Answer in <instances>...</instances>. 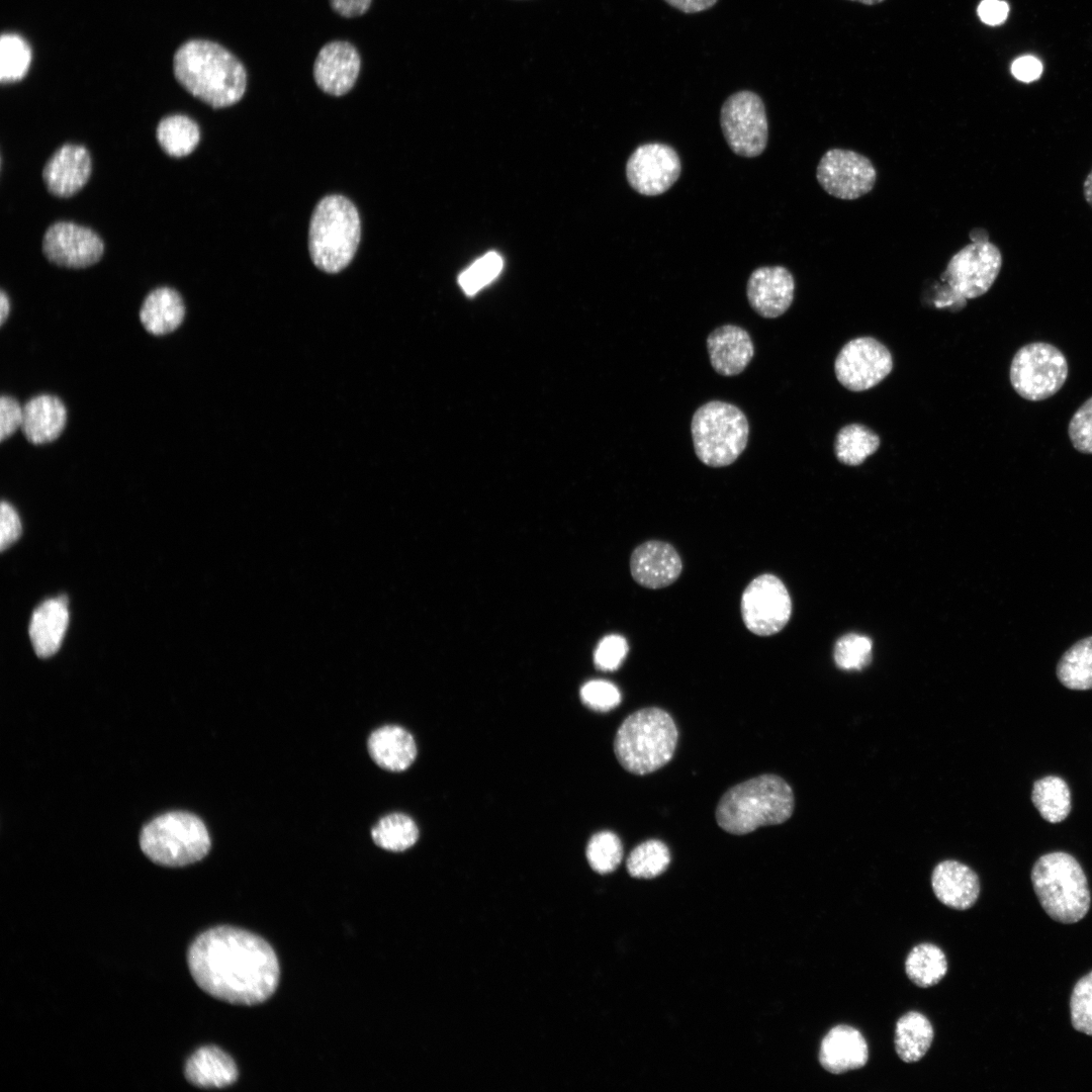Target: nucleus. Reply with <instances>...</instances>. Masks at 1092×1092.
Returning a JSON list of instances; mask_svg holds the SVG:
<instances>
[{
    "label": "nucleus",
    "mask_w": 1092,
    "mask_h": 1092,
    "mask_svg": "<svg viewBox=\"0 0 1092 1092\" xmlns=\"http://www.w3.org/2000/svg\"><path fill=\"white\" fill-rule=\"evenodd\" d=\"M190 974L210 996L239 1005L267 1000L279 981L272 947L258 935L217 926L198 935L187 952Z\"/></svg>",
    "instance_id": "nucleus-1"
},
{
    "label": "nucleus",
    "mask_w": 1092,
    "mask_h": 1092,
    "mask_svg": "<svg viewBox=\"0 0 1092 1092\" xmlns=\"http://www.w3.org/2000/svg\"><path fill=\"white\" fill-rule=\"evenodd\" d=\"M174 75L194 97L213 108L239 102L247 88V72L241 61L222 46L192 39L174 55Z\"/></svg>",
    "instance_id": "nucleus-2"
},
{
    "label": "nucleus",
    "mask_w": 1092,
    "mask_h": 1092,
    "mask_svg": "<svg viewBox=\"0 0 1092 1092\" xmlns=\"http://www.w3.org/2000/svg\"><path fill=\"white\" fill-rule=\"evenodd\" d=\"M794 806L790 785L777 775L766 774L730 788L718 803L716 820L729 833L746 834L787 821Z\"/></svg>",
    "instance_id": "nucleus-3"
},
{
    "label": "nucleus",
    "mask_w": 1092,
    "mask_h": 1092,
    "mask_svg": "<svg viewBox=\"0 0 1092 1092\" xmlns=\"http://www.w3.org/2000/svg\"><path fill=\"white\" fill-rule=\"evenodd\" d=\"M677 739V727L666 711L644 708L630 714L620 725L614 750L626 770L647 775L669 762Z\"/></svg>",
    "instance_id": "nucleus-4"
},
{
    "label": "nucleus",
    "mask_w": 1092,
    "mask_h": 1092,
    "mask_svg": "<svg viewBox=\"0 0 1092 1092\" xmlns=\"http://www.w3.org/2000/svg\"><path fill=\"white\" fill-rule=\"evenodd\" d=\"M360 239V216L347 197L333 194L318 201L308 229L309 255L318 269L342 271L354 258Z\"/></svg>",
    "instance_id": "nucleus-5"
},
{
    "label": "nucleus",
    "mask_w": 1092,
    "mask_h": 1092,
    "mask_svg": "<svg viewBox=\"0 0 1092 1092\" xmlns=\"http://www.w3.org/2000/svg\"><path fill=\"white\" fill-rule=\"evenodd\" d=\"M1030 879L1042 909L1052 919L1070 924L1088 913L1091 896L1087 878L1070 853L1053 851L1041 855L1031 869Z\"/></svg>",
    "instance_id": "nucleus-6"
},
{
    "label": "nucleus",
    "mask_w": 1092,
    "mask_h": 1092,
    "mask_svg": "<svg viewBox=\"0 0 1092 1092\" xmlns=\"http://www.w3.org/2000/svg\"><path fill=\"white\" fill-rule=\"evenodd\" d=\"M691 433L700 461L710 467H725L746 448L749 425L744 413L736 405L712 400L695 412Z\"/></svg>",
    "instance_id": "nucleus-7"
},
{
    "label": "nucleus",
    "mask_w": 1092,
    "mask_h": 1092,
    "mask_svg": "<svg viewBox=\"0 0 1092 1092\" xmlns=\"http://www.w3.org/2000/svg\"><path fill=\"white\" fill-rule=\"evenodd\" d=\"M143 852L154 862L183 867L202 859L210 837L204 823L187 812H169L149 822L140 835Z\"/></svg>",
    "instance_id": "nucleus-8"
},
{
    "label": "nucleus",
    "mask_w": 1092,
    "mask_h": 1092,
    "mask_svg": "<svg viewBox=\"0 0 1092 1092\" xmlns=\"http://www.w3.org/2000/svg\"><path fill=\"white\" fill-rule=\"evenodd\" d=\"M1002 267L999 248L987 241L973 242L956 253L946 265L941 278L948 283L946 297L936 306L963 307L967 299L985 294L993 285Z\"/></svg>",
    "instance_id": "nucleus-9"
},
{
    "label": "nucleus",
    "mask_w": 1092,
    "mask_h": 1092,
    "mask_svg": "<svg viewBox=\"0 0 1092 1092\" xmlns=\"http://www.w3.org/2000/svg\"><path fill=\"white\" fill-rule=\"evenodd\" d=\"M1068 377V362L1057 347L1034 342L1021 347L1010 365V382L1014 390L1031 401L1043 400L1056 394Z\"/></svg>",
    "instance_id": "nucleus-10"
},
{
    "label": "nucleus",
    "mask_w": 1092,
    "mask_h": 1092,
    "mask_svg": "<svg viewBox=\"0 0 1092 1092\" xmlns=\"http://www.w3.org/2000/svg\"><path fill=\"white\" fill-rule=\"evenodd\" d=\"M720 125L736 155L754 158L764 151L768 124L764 104L756 93L742 90L730 95L721 107Z\"/></svg>",
    "instance_id": "nucleus-11"
},
{
    "label": "nucleus",
    "mask_w": 1092,
    "mask_h": 1092,
    "mask_svg": "<svg viewBox=\"0 0 1092 1092\" xmlns=\"http://www.w3.org/2000/svg\"><path fill=\"white\" fill-rule=\"evenodd\" d=\"M745 627L757 636H771L785 628L792 614V601L784 582L763 573L752 579L740 602Z\"/></svg>",
    "instance_id": "nucleus-12"
},
{
    "label": "nucleus",
    "mask_w": 1092,
    "mask_h": 1092,
    "mask_svg": "<svg viewBox=\"0 0 1092 1092\" xmlns=\"http://www.w3.org/2000/svg\"><path fill=\"white\" fill-rule=\"evenodd\" d=\"M816 178L829 195L853 200L874 188L877 171L872 161L859 153L830 149L819 161Z\"/></svg>",
    "instance_id": "nucleus-13"
},
{
    "label": "nucleus",
    "mask_w": 1092,
    "mask_h": 1092,
    "mask_svg": "<svg viewBox=\"0 0 1092 1092\" xmlns=\"http://www.w3.org/2000/svg\"><path fill=\"white\" fill-rule=\"evenodd\" d=\"M892 368L890 351L872 337L850 340L841 348L834 363L838 381L851 391H863L876 386L890 374Z\"/></svg>",
    "instance_id": "nucleus-14"
},
{
    "label": "nucleus",
    "mask_w": 1092,
    "mask_h": 1092,
    "mask_svg": "<svg viewBox=\"0 0 1092 1092\" xmlns=\"http://www.w3.org/2000/svg\"><path fill=\"white\" fill-rule=\"evenodd\" d=\"M680 160L676 151L661 143L639 146L626 164V177L638 193L656 196L666 192L680 175Z\"/></svg>",
    "instance_id": "nucleus-15"
},
{
    "label": "nucleus",
    "mask_w": 1092,
    "mask_h": 1092,
    "mask_svg": "<svg viewBox=\"0 0 1092 1092\" xmlns=\"http://www.w3.org/2000/svg\"><path fill=\"white\" fill-rule=\"evenodd\" d=\"M41 250L48 261L55 265L85 268L100 260L104 246L101 238L91 229L70 221H57L47 229Z\"/></svg>",
    "instance_id": "nucleus-16"
},
{
    "label": "nucleus",
    "mask_w": 1092,
    "mask_h": 1092,
    "mask_svg": "<svg viewBox=\"0 0 1092 1092\" xmlns=\"http://www.w3.org/2000/svg\"><path fill=\"white\" fill-rule=\"evenodd\" d=\"M360 69L361 58L356 48L346 40H334L320 50L313 64V78L325 93L342 96L354 87Z\"/></svg>",
    "instance_id": "nucleus-17"
},
{
    "label": "nucleus",
    "mask_w": 1092,
    "mask_h": 1092,
    "mask_svg": "<svg viewBox=\"0 0 1092 1092\" xmlns=\"http://www.w3.org/2000/svg\"><path fill=\"white\" fill-rule=\"evenodd\" d=\"M795 280L783 266L755 269L746 284V296L752 309L760 316L775 318L784 314L794 299Z\"/></svg>",
    "instance_id": "nucleus-18"
},
{
    "label": "nucleus",
    "mask_w": 1092,
    "mask_h": 1092,
    "mask_svg": "<svg viewBox=\"0 0 1092 1092\" xmlns=\"http://www.w3.org/2000/svg\"><path fill=\"white\" fill-rule=\"evenodd\" d=\"M681 570L679 554L671 544L664 541H646L638 545L630 557L633 579L649 589H659L672 584Z\"/></svg>",
    "instance_id": "nucleus-19"
},
{
    "label": "nucleus",
    "mask_w": 1092,
    "mask_h": 1092,
    "mask_svg": "<svg viewBox=\"0 0 1092 1092\" xmlns=\"http://www.w3.org/2000/svg\"><path fill=\"white\" fill-rule=\"evenodd\" d=\"M91 169V157L85 147L65 144L47 161L42 169V180L53 195L69 197L87 183Z\"/></svg>",
    "instance_id": "nucleus-20"
},
{
    "label": "nucleus",
    "mask_w": 1092,
    "mask_h": 1092,
    "mask_svg": "<svg viewBox=\"0 0 1092 1092\" xmlns=\"http://www.w3.org/2000/svg\"><path fill=\"white\" fill-rule=\"evenodd\" d=\"M869 1048L866 1038L856 1028L839 1024L823 1037L819 1050V1063L831 1074H843L866 1066Z\"/></svg>",
    "instance_id": "nucleus-21"
},
{
    "label": "nucleus",
    "mask_w": 1092,
    "mask_h": 1092,
    "mask_svg": "<svg viewBox=\"0 0 1092 1092\" xmlns=\"http://www.w3.org/2000/svg\"><path fill=\"white\" fill-rule=\"evenodd\" d=\"M706 345L713 369L723 376L740 374L754 355L749 334L735 325H724L712 331Z\"/></svg>",
    "instance_id": "nucleus-22"
},
{
    "label": "nucleus",
    "mask_w": 1092,
    "mask_h": 1092,
    "mask_svg": "<svg viewBox=\"0 0 1092 1092\" xmlns=\"http://www.w3.org/2000/svg\"><path fill=\"white\" fill-rule=\"evenodd\" d=\"M931 885L936 898L956 910L971 908L980 894V881L976 872L953 859L936 864L932 872Z\"/></svg>",
    "instance_id": "nucleus-23"
},
{
    "label": "nucleus",
    "mask_w": 1092,
    "mask_h": 1092,
    "mask_svg": "<svg viewBox=\"0 0 1092 1092\" xmlns=\"http://www.w3.org/2000/svg\"><path fill=\"white\" fill-rule=\"evenodd\" d=\"M67 421L63 401L51 394H39L23 405L20 430L28 442L35 445L55 441L62 434Z\"/></svg>",
    "instance_id": "nucleus-24"
},
{
    "label": "nucleus",
    "mask_w": 1092,
    "mask_h": 1092,
    "mask_svg": "<svg viewBox=\"0 0 1092 1092\" xmlns=\"http://www.w3.org/2000/svg\"><path fill=\"white\" fill-rule=\"evenodd\" d=\"M368 751L380 767L390 771H402L414 762L417 746L414 737L405 729L386 725L371 733Z\"/></svg>",
    "instance_id": "nucleus-25"
},
{
    "label": "nucleus",
    "mask_w": 1092,
    "mask_h": 1092,
    "mask_svg": "<svg viewBox=\"0 0 1092 1092\" xmlns=\"http://www.w3.org/2000/svg\"><path fill=\"white\" fill-rule=\"evenodd\" d=\"M68 623L67 605L58 598L44 601L33 611L28 633L38 657L52 656L59 650Z\"/></svg>",
    "instance_id": "nucleus-26"
},
{
    "label": "nucleus",
    "mask_w": 1092,
    "mask_h": 1092,
    "mask_svg": "<svg viewBox=\"0 0 1092 1092\" xmlns=\"http://www.w3.org/2000/svg\"><path fill=\"white\" fill-rule=\"evenodd\" d=\"M185 1077L192 1085L204 1088H224L238 1079L234 1060L217 1046L197 1050L185 1065Z\"/></svg>",
    "instance_id": "nucleus-27"
},
{
    "label": "nucleus",
    "mask_w": 1092,
    "mask_h": 1092,
    "mask_svg": "<svg viewBox=\"0 0 1092 1092\" xmlns=\"http://www.w3.org/2000/svg\"><path fill=\"white\" fill-rule=\"evenodd\" d=\"M184 316L183 299L178 291L170 287L152 290L140 309L143 327L155 336L172 333L182 324Z\"/></svg>",
    "instance_id": "nucleus-28"
},
{
    "label": "nucleus",
    "mask_w": 1092,
    "mask_h": 1092,
    "mask_svg": "<svg viewBox=\"0 0 1092 1092\" xmlns=\"http://www.w3.org/2000/svg\"><path fill=\"white\" fill-rule=\"evenodd\" d=\"M933 1037L934 1030L929 1019L920 1012L909 1011L896 1023V1053L905 1063L918 1062L930 1049Z\"/></svg>",
    "instance_id": "nucleus-29"
},
{
    "label": "nucleus",
    "mask_w": 1092,
    "mask_h": 1092,
    "mask_svg": "<svg viewBox=\"0 0 1092 1092\" xmlns=\"http://www.w3.org/2000/svg\"><path fill=\"white\" fill-rule=\"evenodd\" d=\"M1056 673L1069 690H1092V636L1080 639L1063 653Z\"/></svg>",
    "instance_id": "nucleus-30"
},
{
    "label": "nucleus",
    "mask_w": 1092,
    "mask_h": 1092,
    "mask_svg": "<svg viewBox=\"0 0 1092 1092\" xmlns=\"http://www.w3.org/2000/svg\"><path fill=\"white\" fill-rule=\"evenodd\" d=\"M1031 801L1040 816L1050 823L1064 821L1072 809L1070 788L1058 776H1046L1035 781Z\"/></svg>",
    "instance_id": "nucleus-31"
},
{
    "label": "nucleus",
    "mask_w": 1092,
    "mask_h": 1092,
    "mask_svg": "<svg viewBox=\"0 0 1092 1092\" xmlns=\"http://www.w3.org/2000/svg\"><path fill=\"white\" fill-rule=\"evenodd\" d=\"M156 138L167 155L180 158L194 151L200 140V130L190 117L173 114L160 120Z\"/></svg>",
    "instance_id": "nucleus-32"
},
{
    "label": "nucleus",
    "mask_w": 1092,
    "mask_h": 1092,
    "mask_svg": "<svg viewBox=\"0 0 1092 1092\" xmlns=\"http://www.w3.org/2000/svg\"><path fill=\"white\" fill-rule=\"evenodd\" d=\"M905 972L909 980L918 987L934 986L946 975V957L937 945L920 943L908 953Z\"/></svg>",
    "instance_id": "nucleus-33"
},
{
    "label": "nucleus",
    "mask_w": 1092,
    "mask_h": 1092,
    "mask_svg": "<svg viewBox=\"0 0 1092 1092\" xmlns=\"http://www.w3.org/2000/svg\"><path fill=\"white\" fill-rule=\"evenodd\" d=\"M880 446L879 436L860 424L844 426L836 435L834 451L839 462L856 466L874 454Z\"/></svg>",
    "instance_id": "nucleus-34"
},
{
    "label": "nucleus",
    "mask_w": 1092,
    "mask_h": 1092,
    "mask_svg": "<svg viewBox=\"0 0 1092 1092\" xmlns=\"http://www.w3.org/2000/svg\"><path fill=\"white\" fill-rule=\"evenodd\" d=\"M371 837L376 845L390 851H403L419 838L415 821L402 813L382 817L372 828Z\"/></svg>",
    "instance_id": "nucleus-35"
},
{
    "label": "nucleus",
    "mask_w": 1092,
    "mask_h": 1092,
    "mask_svg": "<svg viewBox=\"0 0 1092 1092\" xmlns=\"http://www.w3.org/2000/svg\"><path fill=\"white\" fill-rule=\"evenodd\" d=\"M670 862L668 847L660 840L649 839L637 845L629 854L628 873L639 879H652L662 874Z\"/></svg>",
    "instance_id": "nucleus-36"
},
{
    "label": "nucleus",
    "mask_w": 1092,
    "mask_h": 1092,
    "mask_svg": "<svg viewBox=\"0 0 1092 1092\" xmlns=\"http://www.w3.org/2000/svg\"><path fill=\"white\" fill-rule=\"evenodd\" d=\"M31 62V51L18 34L3 33L0 40V80L9 83L21 80Z\"/></svg>",
    "instance_id": "nucleus-37"
},
{
    "label": "nucleus",
    "mask_w": 1092,
    "mask_h": 1092,
    "mask_svg": "<svg viewBox=\"0 0 1092 1092\" xmlns=\"http://www.w3.org/2000/svg\"><path fill=\"white\" fill-rule=\"evenodd\" d=\"M590 868L599 874L614 872L623 858V846L620 838L611 831L594 834L585 850Z\"/></svg>",
    "instance_id": "nucleus-38"
},
{
    "label": "nucleus",
    "mask_w": 1092,
    "mask_h": 1092,
    "mask_svg": "<svg viewBox=\"0 0 1092 1092\" xmlns=\"http://www.w3.org/2000/svg\"><path fill=\"white\" fill-rule=\"evenodd\" d=\"M872 659V641L861 635L847 634L835 644L834 660L845 670H860Z\"/></svg>",
    "instance_id": "nucleus-39"
},
{
    "label": "nucleus",
    "mask_w": 1092,
    "mask_h": 1092,
    "mask_svg": "<svg viewBox=\"0 0 1092 1092\" xmlns=\"http://www.w3.org/2000/svg\"><path fill=\"white\" fill-rule=\"evenodd\" d=\"M503 265L497 253L488 252L460 274L459 284L467 294H474L499 274Z\"/></svg>",
    "instance_id": "nucleus-40"
},
{
    "label": "nucleus",
    "mask_w": 1092,
    "mask_h": 1092,
    "mask_svg": "<svg viewBox=\"0 0 1092 1092\" xmlns=\"http://www.w3.org/2000/svg\"><path fill=\"white\" fill-rule=\"evenodd\" d=\"M1070 1013L1074 1029L1092 1035V971L1076 983L1071 994Z\"/></svg>",
    "instance_id": "nucleus-41"
},
{
    "label": "nucleus",
    "mask_w": 1092,
    "mask_h": 1092,
    "mask_svg": "<svg viewBox=\"0 0 1092 1092\" xmlns=\"http://www.w3.org/2000/svg\"><path fill=\"white\" fill-rule=\"evenodd\" d=\"M580 699L592 710L608 712L621 703L622 697L619 689L613 682L594 679L581 687Z\"/></svg>",
    "instance_id": "nucleus-42"
},
{
    "label": "nucleus",
    "mask_w": 1092,
    "mask_h": 1092,
    "mask_svg": "<svg viewBox=\"0 0 1092 1092\" xmlns=\"http://www.w3.org/2000/svg\"><path fill=\"white\" fill-rule=\"evenodd\" d=\"M1068 434L1076 450L1081 453L1092 454V396L1073 415L1069 423Z\"/></svg>",
    "instance_id": "nucleus-43"
},
{
    "label": "nucleus",
    "mask_w": 1092,
    "mask_h": 1092,
    "mask_svg": "<svg viewBox=\"0 0 1092 1092\" xmlns=\"http://www.w3.org/2000/svg\"><path fill=\"white\" fill-rule=\"evenodd\" d=\"M629 647L626 639L618 634L604 637L594 653L596 667L603 671H613L624 661Z\"/></svg>",
    "instance_id": "nucleus-44"
},
{
    "label": "nucleus",
    "mask_w": 1092,
    "mask_h": 1092,
    "mask_svg": "<svg viewBox=\"0 0 1092 1092\" xmlns=\"http://www.w3.org/2000/svg\"><path fill=\"white\" fill-rule=\"evenodd\" d=\"M23 406L12 396L2 395L0 399V441L8 439L21 428Z\"/></svg>",
    "instance_id": "nucleus-45"
},
{
    "label": "nucleus",
    "mask_w": 1092,
    "mask_h": 1092,
    "mask_svg": "<svg viewBox=\"0 0 1092 1092\" xmlns=\"http://www.w3.org/2000/svg\"><path fill=\"white\" fill-rule=\"evenodd\" d=\"M0 513V548L3 551L21 535V523L13 507L4 500Z\"/></svg>",
    "instance_id": "nucleus-46"
},
{
    "label": "nucleus",
    "mask_w": 1092,
    "mask_h": 1092,
    "mask_svg": "<svg viewBox=\"0 0 1092 1092\" xmlns=\"http://www.w3.org/2000/svg\"><path fill=\"white\" fill-rule=\"evenodd\" d=\"M1011 73L1017 80L1029 83L1040 77L1042 64L1032 56H1022L1012 63Z\"/></svg>",
    "instance_id": "nucleus-47"
},
{
    "label": "nucleus",
    "mask_w": 1092,
    "mask_h": 1092,
    "mask_svg": "<svg viewBox=\"0 0 1092 1092\" xmlns=\"http://www.w3.org/2000/svg\"><path fill=\"white\" fill-rule=\"evenodd\" d=\"M1009 6L1002 0H983L978 6L980 19L989 25H998L1005 21Z\"/></svg>",
    "instance_id": "nucleus-48"
},
{
    "label": "nucleus",
    "mask_w": 1092,
    "mask_h": 1092,
    "mask_svg": "<svg viewBox=\"0 0 1092 1092\" xmlns=\"http://www.w3.org/2000/svg\"><path fill=\"white\" fill-rule=\"evenodd\" d=\"M372 0H330L332 9L344 17L361 16L368 11Z\"/></svg>",
    "instance_id": "nucleus-49"
},
{
    "label": "nucleus",
    "mask_w": 1092,
    "mask_h": 1092,
    "mask_svg": "<svg viewBox=\"0 0 1092 1092\" xmlns=\"http://www.w3.org/2000/svg\"><path fill=\"white\" fill-rule=\"evenodd\" d=\"M685 13H697L714 6L718 0H664Z\"/></svg>",
    "instance_id": "nucleus-50"
},
{
    "label": "nucleus",
    "mask_w": 1092,
    "mask_h": 1092,
    "mask_svg": "<svg viewBox=\"0 0 1092 1092\" xmlns=\"http://www.w3.org/2000/svg\"><path fill=\"white\" fill-rule=\"evenodd\" d=\"M10 311V301L4 290L0 292V324L3 325Z\"/></svg>",
    "instance_id": "nucleus-51"
},
{
    "label": "nucleus",
    "mask_w": 1092,
    "mask_h": 1092,
    "mask_svg": "<svg viewBox=\"0 0 1092 1092\" xmlns=\"http://www.w3.org/2000/svg\"><path fill=\"white\" fill-rule=\"evenodd\" d=\"M1083 194L1087 203L1092 207V169L1084 180Z\"/></svg>",
    "instance_id": "nucleus-52"
},
{
    "label": "nucleus",
    "mask_w": 1092,
    "mask_h": 1092,
    "mask_svg": "<svg viewBox=\"0 0 1092 1092\" xmlns=\"http://www.w3.org/2000/svg\"><path fill=\"white\" fill-rule=\"evenodd\" d=\"M848 1L857 2V3L864 4V5H876V4H879V3L883 2L884 0H848Z\"/></svg>",
    "instance_id": "nucleus-53"
}]
</instances>
